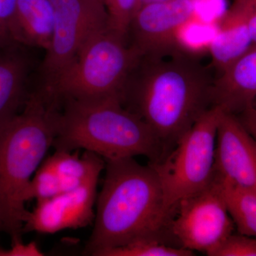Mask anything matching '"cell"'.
<instances>
[{"label":"cell","mask_w":256,"mask_h":256,"mask_svg":"<svg viewBox=\"0 0 256 256\" xmlns=\"http://www.w3.org/2000/svg\"><path fill=\"white\" fill-rule=\"evenodd\" d=\"M194 252L164 244L160 238L138 239L120 246L96 252L95 256H191Z\"/></svg>","instance_id":"18"},{"label":"cell","mask_w":256,"mask_h":256,"mask_svg":"<svg viewBox=\"0 0 256 256\" xmlns=\"http://www.w3.org/2000/svg\"><path fill=\"white\" fill-rule=\"evenodd\" d=\"M46 160L60 176L62 193L99 178L106 166L105 160L89 151H85L82 156L72 152L55 151Z\"/></svg>","instance_id":"16"},{"label":"cell","mask_w":256,"mask_h":256,"mask_svg":"<svg viewBox=\"0 0 256 256\" xmlns=\"http://www.w3.org/2000/svg\"><path fill=\"white\" fill-rule=\"evenodd\" d=\"M105 162L94 229L86 247L90 256L138 239L159 238L172 216L150 164H140L134 158Z\"/></svg>","instance_id":"2"},{"label":"cell","mask_w":256,"mask_h":256,"mask_svg":"<svg viewBox=\"0 0 256 256\" xmlns=\"http://www.w3.org/2000/svg\"><path fill=\"white\" fill-rule=\"evenodd\" d=\"M210 256H256V238L233 233Z\"/></svg>","instance_id":"21"},{"label":"cell","mask_w":256,"mask_h":256,"mask_svg":"<svg viewBox=\"0 0 256 256\" xmlns=\"http://www.w3.org/2000/svg\"><path fill=\"white\" fill-rule=\"evenodd\" d=\"M62 193L60 176L46 159L37 169L25 194L26 202L43 201Z\"/></svg>","instance_id":"19"},{"label":"cell","mask_w":256,"mask_h":256,"mask_svg":"<svg viewBox=\"0 0 256 256\" xmlns=\"http://www.w3.org/2000/svg\"><path fill=\"white\" fill-rule=\"evenodd\" d=\"M222 110L212 106L156 163L165 204L172 214L178 202L206 188L214 176L217 129Z\"/></svg>","instance_id":"6"},{"label":"cell","mask_w":256,"mask_h":256,"mask_svg":"<svg viewBox=\"0 0 256 256\" xmlns=\"http://www.w3.org/2000/svg\"><path fill=\"white\" fill-rule=\"evenodd\" d=\"M98 178H92L72 191L36 202V206L28 210L25 217L24 233L53 234L92 224L95 220L94 206Z\"/></svg>","instance_id":"10"},{"label":"cell","mask_w":256,"mask_h":256,"mask_svg":"<svg viewBox=\"0 0 256 256\" xmlns=\"http://www.w3.org/2000/svg\"><path fill=\"white\" fill-rule=\"evenodd\" d=\"M101 1H102V2H104V0H101Z\"/></svg>","instance_id":"26"},{"label":"cell","mask_w":256,"mask_h":256,"mask_svg":"<svg viewBox=\"0 0 256 256\" xmlns=\"http://www.w3.org/2000/svg\"><path fill=\"white\" fill-rule=\"evenodd\" d=\"M164 58L141 57L120 94L122 106L159 140L163 158L212 107L213 84L206 68L193 58L178 53Z\"/></svg>","instance_id":"1"},{"label":"cell","mask_w":256,"mask_h":256,"mask_svg":"<svg viewBox=\"0 0 256 256\" xmlns=\"http://www.w3.org/2000/svg\"><path fill=\"white\" fill-rule=\"evenodd\" d=\"M141 57L128 40L106 25L88 38L75 58L48 86L41 87L60 102L120 100L124 84Z\"/></svg>","instance_id":"5"},{"label":"cell","mask_w":256,"mask_h":256,"mask_svg":"<svg viewBox=\"0 0 256 256\" xmlns=\"http://www.w3.org/2000/svg\"><path fill=\"white\" fill-rule=\"evenodd\" d=\"M54 24V8L50 0H18L12 38L18 44L46 52L52 44Z\"/></svg>","instance_id":"15"},{"label":"cell","mask_w":256,"mask_h":256,"mask_svg":"<svg viewBox=\"0 0 256 256\" xmlns=\"http://www.w3.org/2000/svg\"><path fill=\"white\" fill-rule=\"evenodd\" d=\"M55 11L53 37L40 64L38 85L47 87L66 68L94 32L108 25L101 0H50Z\"/></svg>","instance_id":"8"},{"label":"cell","mask_w":256,"mask_h":256,"mask_svg":"<svg viewBox=\"0 0 256 256\" xmlns=\"http://www.w3.org/2000/svg\"><path fill=\"white\" fill-rule=\"evenodd\" d=\"M218 178L229 214L238 233L256 238V192Z\"/></svg>","instance_id":"17"},{"label":"cell","mask_w":256,"mask_h":256,"mask_svg":"<svg viewBox=\"0 0 256 256\" xmlns=\"http://www.w3.org/2000/svg\"><path fill=\"white\" fill-rule=\"evenodd\" d=\"M196 10L195 0H164L142 5L130 24L128 42L142 56L162 58L176 54L180 32Z\"/></svg>","instance_id":"9"},{"label":"cell","mask_w":256,"mask_h":256,"mask_svg":"<svg viewBox=\"0 0 256 256\" xmlns=\"http://www.w3.org/2000/svg\"><path fill=\"white\" fill-rule=\"evenodd\" d=\"M218 24L210 48L214 66L222 72L252 44L248 25L246 0H235Z\"/></svg>","instance_id":"14"},{"label":"cell","mask_w":256,"mask_h":256,"mask_svg":"<svg viewBox=\"0 0 256 256\" xmlns=\"http://www.w3.org/2000/svg\"><path fill=\"white\" fill-rule=\"evenodd\" d=\"M214 173L256 192V141L234 114L224 110L217 129Z\"/></svg>","instance_id":"11"},{"label":"cell","mask_w":256,"mask_h":256,"mask_svg":"<svg viewBox=\"0 0 256 256\" xmlns=\"http://www.w3.org/2000/svg\"><path fill=\"white\" fill-rule=\"evenodd\" d=\"M55 151L84 149L104 160L144 156L150 162L162 159L159 140L139 116L117 98L60 101Z\"/></svg>","instance_id":"4"},{"label":"cell","mask_w":256,"mask_h":256,"mask_svg":"<svg viewBox=\"0 0 256 256\" xmlns=\"http://www.w3.org/2000/svg\"><path fill=\"white\" fill-rule=\"evenodd\" d=\"M256 98V44H252L213 82L212 105L235 116L252 108Z\"/></svg>","instance_id":"13"},{"label":"cell","mask_w":256,"mask_h":256,"mask_svg":"<svg viewBox=\"0 0 256 256\" xmlns=\"http://www.w3.org/2000/svg\"><path fill=\"white\" fill-rule=\"evenodd\" d=\"M60 102L36 86L20 114L0 126V232L22 238L25 194L53 146Z\"/></svg>","instance_id":"3"},{"label":"cell","mask_w":256,"mask_h":256,"mask_svg":"<svg viewBox=\"0 0 256 256\" xmlns=\"http://www.w3.org/2000/svg\"><path fill=\"white\" fill-rule=\"evenodd\" d=\"M31 50L18 43L0 48V126L22 110L36 86Z\"/></svg>","instance_id":"12"},{"label":"cell","mask_w":256,"mask_h":256,"mask_svg":"<svg viewBox=\"0 0 256 256\" xmlns=\"http://www.w3.org/2000/svg\"><path fill=\"white\" fill-rule=\"evenodd\" d=\"M247 1V21L252 44H256V0Z\"/></svg>","instance_id":"24"},{"label":"cell","mask_w":256,"mask_h":256,"mask_svg":"<svg viewBox=\"0 0 256 256\" xmlns=\"http://www.w3.org/2000/svg\"><path fill=\"white\" fill-rule=\"evenodd\" d=\"M235 227L222 184L214 173L206 188L178 202L168 229L178 246L210 256L234 233Z\"/></svg>","instance_id":"7"},{"label":"cell","mask_w":256,"mask_h":256,"mask_svg":"<svg viewBox=\"0 0 256 256\" xmlns=\"http://www.w3.org/2000/svg\"><path fill=\"white\" fill-rule=\"evenodd\" d=\"M36 242L24 244L22 238L12 239L11 246L8 249L0 248V256H44Z\"/></svg>","instance_id":"23"},{"label":"cell","mask_w":256,"mask_h":256,"mask_svg":"<svg viewBox=\"0 0 256 256\" xmlns=\"http://www.w3.org/2000/svg\"><path fill=\"white\" fill-rule=\"evenodd\" d=\"M138 2V0H104L108 28L126 40Z\"/></svg>","instance_id":"20"},{"label":"cell","mask_w":256,"mask_h":256,"mask_svg":"<svg viewBox=\"0 0 256 256\" xmlns=\"http://www.w3.org/2000/svg\"><path fill=\"white\" fill-rule=\"evenodd\" d=\"M159 1H164V0H138L136 10H137L140 6H142V5L148 4V3L154 2Z\"/></svg>","instance_id":"25"},{"label":"cell","mask_w":256,"mask_h":256,"mask_svg":"<svg viewBox=\"0 0 256 256\" xmlns=\"http://www.w3.org/2000/svg\"><path fill=\"white\" fill-rule=\"evenodd\" d=\"M18 0H0V48L14 44L11 28Z\"/></svg>","instance_id":"22"}]
</instances>
